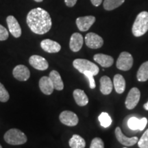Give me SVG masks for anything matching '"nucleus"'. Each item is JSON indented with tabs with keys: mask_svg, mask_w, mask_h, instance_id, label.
I'll use <instances>...</instances> for the list:
<instances>
[{
	"mask_svg": "<svg viewBox=\"0 0 148 148\" xmlns=\"http://www.w3.org/2000/svg\"><path fill=\"white\" fill-rule=\"evenodd\" d=\"M26 21L31 31L36 34H44L48 32L52 25L49 14L41 8H34L29 11Z\"/></svg>",
	"mask_w": 148,
	"mask_h": 148,
	"instance_id": "f257e3e1",
	"label": "nucleus"
},
{
	"mask_svg": "<svg viewBox=\"0 0 148 148\" xmlns=\"http://www.w3.org/2000/svg\"><path fill=\"white\" fill-rule=\"evenodd\" d=\"M148 31V12L143 11L136 16L132 27V34L134 36H143Z\"/></svg>",
	"mask_w": 148,
	"mask_h": 148,
	"instance_id": "f03ea898",
	"label": "nucleus"
},
{
	"mask_svg": "<svg viewBox=\"0 0 148 148\" xmlns=\"http://www.w3.org/2000/svg\"><path fill=\"white\" fill-rule=\"evenodd\" d=\"M5 141L12 145H18L27 142V136L22 131L16 128H12L5 133Z\"/></svg>",
	"mask_w": 148,
	"mask_h": 148,
	"instance_id": "7ed1b4c3",
	"label": "nucleus"
},
{
	"mask_svg": "<svg viewBox=\"0 0 148 148\" xmlns=\"http://www.w3.org/2000/svg\"><path fill=\"white\" fill-rule=\"evenodd\" d=\"M73 65L77 71L84 73V72H92L94 75H97L99 69L97 65L86 59L77 58L73 60Z\"/></svg>",
	"mask_w": 148,
	"mask_h": 148,
	"instance_id": "20e7f679",
	"label": "nucleus"
},
{
	"mask_svg": "<svg viewBox=\"0 0 148 148\" xmlns=\"http://www.w3.org/2000/svg\"><path fill=\"white\" fill-rule=\"evenodd\" d=\"M116 67L121 71H128L133 65L132 56L127 51H123L120 53L116 60Z\"/></svg>",
	"mask_w": 148,
	"mask_h": 148,
	"instance_id": "39448f33",
	"label": "nucleus"
},
{
	"mask_svg": "<svg viewBox=\"0 0 148 148\" xmlns=\"http://www.w3.org/2000/svg\"><path fill=\"white\" fill-rule=\"evenodd\" d=\"M140 92L138 88L134 87L130 90L125 99V104L128 110H132L137 106L140 100Z\"/></svg>",
	"mask_w": 148,
	"mask_h": 148,
	"instance_id": "423d86ee",
	"label": "nucleus"
},
{
	"mask_svg": "<svg viewBox=\"0 0 148 148\" xmlns=\"http://www.w3.org/2000/svg\"><path fill=\"white\" fill-rule=\"evenodd\" d=\"M59 119L61 123L67 126H75L79 121L77 114L70 110L62 111L59 116Z\"/></svg>",
	"mask_w": 148,
	"mask_h": 148,
	"instance_id": "0eeeda50",
	"label": "nucleus"
},
{
	"mask_svg": "<svg viewBox=\"0 0 148 148\" xmlns=\"http://www.w3.org/2000/svg\"><path fill=\"white\" fill-rule=\"evenodd\" d=\"M85 43L90 49H99L102 47L103 40L100 36L93 32H89L85 36Z\"/></svg>",
	"mask_w": 148,
	"mask_h": 148,
	"instance_id": "6e6552de",
	"label": "nucleus"
},
{
	"mask_svg": "<svg viewBox=\"0 0 148 148\" xmlns=\"http://www.w3.org/2000/svg\"><path fill=\"white\" fill-rule=\"evenodd\" d=\"M29 63L32 67L39 71H45L49 67L47 60L38 55H33L29 58Z\"/></svg>",
	"mask_w": 148,
	"mask_h": 148,
	"instance_id": "1a4fd4ad",
	"label": "nucleus"
},
{
	"mask_svg": "<svg viewBox=\"0 0 148 148\" xmlns=\"http://www.w3.org/2000/svg\"><path fill=\"white\" fill-rule=\"evenodd\" d=\"M12 74L14 78L21 82L27 80L30 77V71L29 69L23 64L16 66L12 71Z\"/></svg>",
	"mask_w": 148,
	"mask_h": 148,
	"instance_id": "9d476101",
	"label": "nucleus"
},
{
	"mask_svg": "<svg viewBox=\"0 0 148 148\" xmlns=\"http://www.w3.org/2000/svg\"><path fill=\"white\" fill-rule=\"evenodd\" d=\"M95 21V17L94 16H85L77 18L76 25L79 30L82 32H86L93 25Z\"/></svg>",
	"mask_w": 148,
	"mask_h": 148,
	"instance_id": "9b49d317",
	"label": "nucleus"
},
{
	"mask_svg": "<svg viewBox=\"0 0 148 148\" xmlns=\"http://www.w3.org/2000/svg\"><path fill=\"white\" fill-rule=\"evenodd\" d=\"M9 32L15 38H18L21 35V28L19 23L14 16L10 15L6 18Z\"/></svg>",
	"mask_w": 148,
	"mask_h": 148,
	"instance_id": "f8f14e48",
	"label": "nucleus"
},
{
	"mask_svg": "<svg viewBox=\"0 0 148 148\" xmlns=\"http://www.w3.org/2000/svg\"><path fill=\"white\" fill-rule=\"evenodd\" d=\"M115 136L116 139L118 140V141L122 145H125V146H132L134 144H136L138 142V138L136 136H133V137H127L125 136L123 133L122 132L121 129L119 127H116L115 129Z\"/></svg>",
	"mask_w": 148,
	"mask_h": 148,
	"instance_id": "ddd939ff",
	"label": "nucleus"
},
{
	"mask_svg": "<svg viewBox=\"0 0 148 148\" xmlns=\"http://www.w3.org/2000/svg\"><path fill=\"white\" fill-rule=\"evenodd\" d=\"M40 47L47 53H58L60 51L61 46L58 42L51 39H45L40 42Z\"/></svg>",
	"mask_w": 148,
	"mask_h": 148,
	"instance_id": "4468645a",
	"label": "nucleus"
},
{
	"mask_svg": "<svg viewBox=\"0 0 148 148\" xmlns=\"http://www.w3.org/2000/svg\"><path fill=\"white\" fill-rule=\"evenodd\" d=\"M84 38L82 34L75 32L71 35L69 42V47L73 52H77L82 47Z\"/></svg>",
	"mask_w": 148,
	"mask_h": 148,
	"instance_id": "2eb2a0df",
	"label": "nucleus"
},
{
	"mask_svg": "<svg viewBox=\"0 0 148 148\" xmlns=\"http://www.w3.org/2000/svg\"><path fill=\"white\" fill-rule=\"evenodd\" d=\"M39 88L42 92L47 95H51L54 90V87H53L51 79L47 76H43L40 79Z\"/></svg>",
	"mask_w": 148,
	"mask_h": 148,
	"instance_id": "dca6fc26",
	"label": "nucleus"
},
{
	"mask_svg": "<svg viewBox=\"0 0 148 148\" xmlns=\"http://www.w3.org/2000/svg\"><path fill=\"white\" fill-rule=\"evenodd\" d=\"M93 59L102 67H110L114 63V59L112 56L103 53H97L93 56Z\"/></svg>",
	"mask_w": 148,
	"mask_h": 148,
	"instance_id": "f3484780",
	"label": "nucleus"
},
{
	"mask_svg": "<svg viewBox=\"0 0 148 148\" xmlns=\"http://www.w3.org/2000/svg\"><path fill=\"white\" fill-rule=\"evenodd\" d=\"M113 83L110 78L106 75L102 76L100 78V91L103 95H109L112 90Z\"/></svg>",
	"mask_w": 148,
	"mask_h": 148,
	"instance_id": "a211bd4d",
	"label": "nucleus"
},
{
	"mask_svg": "<svg viewBox=\"0 0 148 148\" xmlns=\"http://www.w3.org/2000/svg\"><path fill=\"white\" fill-rule=\"evenodd\" d=\"M49 78L53 83L54 89L57 90H62L64 88V83L62 81L60 73L56 70H53L49 73Z\"/></svg>",
	"mask_w": 148,
	"mask_h": 148,
	"instance_id": "6ab92c4d",
	"label": "nucleus"
},
{
	"mask_svg": "<svg viewBox=\"0 0 148 148\" xmlns=\"http://www.w3.org/2000/svg\"><path fill=\"white\" fill-rule=\"evenodd\" d=\"M73 95L75 102L78 106H84L88 104V98L84 90L81 89H75L73 92Z\"/></svg>",
	"mask_w": 148,
	"mask_h": 148,
	"instance_id": "aec40b11",
	"label": "nucleus"
},
{
	"mask_svg": "<svg viewBox=\"0 0 148 148\" xmlns=\"http://www.w3.org/2000/svg\"><path fill=\"white\" fill-rule=\"evenodd\" d=\"M113 86L117 93H123L125 89V80L124 77L120 74H116L113 78Z\"/></svg>",
	"mask_w": 148,
	"mask_h": 148,
	"instance_id": "412c9836",
	"label": "nucleus"
},
{
	"mask_svg": "<svg viewBox=\"0 0 148 148\" xmlns=\"http://www.w3.org/2000/svg\"><path fill=\"white\" fill-rule=\"evenodd\" d=\"M71 148H84L86 142L82 136L78 134H73L69 141Z\"/></svg>",
	"mask_w": 148,
	"mask_h": 148,
	"instance_id": "4be33fe9",
	"label": "nucleus"
},
{
	"mask_svg": "<svg viewBox=\"0 0 148 148\" xmlns=\"http://www.w3.org/2000/svg\"><path fill=\"white\" fill-rule=\"evenodd\" d=\"M136 77L139 82H145L148 79V61L143 62L140 66L136 74Z\"/></svg>",
	"mask_w": 148,
	"mask_h": 148,
	"instance_id": "5701e85b",
	"label": "nucleus"
},
{
	"mask_svg": "<svg viewBox=\"0 0 148 148\" xmlns=\"http://www.w3.org/2000/svg\"><path fill=\"white\" fill-rule=\"evenodd\" d=\"M124 1L125 0H104L103 8L108 11L114 10L123 4Z\"/></svg>",
	"mask_w": 148,
	"mask_h": 148,
	"instance_id": "b1692460",
	"label": "nucleus"
},
{
	"mask_svg": "<svg viewBox=\"0 0 148 148\" xmlns=\"http://www.w3.org/2000/svg\"><path fill=\"white\" fill-rule=\"evenodd\" d=\"M98 119L100 122V125L103 127H108L112 123V119L107 112H101L98 116Z\"/></svg>",
	"mask_w": 148,
	"mask_h": 148,
	"instance_id": "393cba45",
	"label": "nucleus"
},
{
	"mask_svg": "<svg viewBox=\"0 0 148 148\" xmlns=\"http://www.w3.org/2000/svg\"><path fill=\"white\" fill-rule=\"evenodd\" d=\"M139 122L140 119L138 118L132 116L130 117L127 121V125L132 130H137L139 129Z\"/></svg>",
	"mask_w": 148,
	"mask_h": 148,
	"instance_id": "a878e982",
	"label": "nucleus"
},
{
	"mask_svg": "<svg viewBox=\"0 0 148 148\" xmlns=\"http://www.w3.org/2000/svg\"><path fill=\"white\" fill-rule=\"evenodd\" d=\"M138 145L140 148H148V129L143 133L138 140Z\"/></svg>",
	"mask_w": 148,
	"mask_h": 148,
	"instance_id": "bb28decb",
	"label": "nucleus"
},
{
	"mask_svg": "<svg viewBox=\"0 0 148 148\" xmlns=\"http://www.w3.org/2000/svg\"><path fill=\"white\" fill-rule=\"evenodd\" d=\"M10 95L8 90L5 89L4 86L0 82V101L1 102H6L8 101Z\"/></svg>",
	"mask_w": 148,
	"mask_h": 148,
	"instance_id": "cd10ccee",
	"label": "nucleus"
},
{
	"mask_svg": "<svg viewBox=\"0 0 148 148\" xmlns=\"http://www.w3.org/2000/svg\"><path fill=\"white\" fill-rule=\"evenodd\" d=\"M90 148H104V143L101 138L99 137L94 138L90 143Z\"/></svg>",
	"mask_w": 148,
	"mask_h": 148,
	"instance_id": "c85d7f7f",
	"label": "nucleus"
},
{
	"mask_svg": "<svg viewBox=\"0 0 148 148\" xmlns=\"http://www.w3.org/2000/svg\"><path fill=\"white\" fill-rule=\"evenodd\" d=\"M84 75L87 77L88 80H89V86L91 89H93V88H95L96 84H95V79H94V75L92 72H84Z\"/></svg>",
	"mask_w": 148,
	"mask_h": 148,
	"instance_id": "c756f323",
	"label": "nucleus"
},
{
	"mask_svg": "<svg viewBox=\"0 0 148 148\" xmlns=\"http://www.w3.org/2000/svg\"><path fill=\"white\" fill-rule=\"evenodd\" d=\"M9 34L7 29L0 24V40H5L8 39Z\"/></svg>",
	"mask_w": 148,
	"mask_h": 148,
	"instance_id": "7c9ffc66",
	"label": "nucleus"
},
{
	"mask_svg": "<svg viewBox=\"0 0 148 148\" xmlns=\"http://www.w3.org/2000/svg\"><path fill=\"white\" fill-rule=\"evenodd\" d=\"M147 118L143 117L142 118V119H140V122H139V129L138 130L140 131L143 130L145 129V127H146V125H147Z\"/></svg>",
	"mask_w": 148,
	"mask_h": 148,
	"instance_id": "2f4dec72",
	"label": "nucleus"
},
{
	"mask_svg": "<svg viewBox=\"0 0 148 148\" xmlns=\"http://www.w3.org/2000/svg\"><path fill=\"white\" fill-rule=\"evenodd\" d=\"M77 0H64V2L68 7H73L77 3Z\"/></svg>",
	"mask_w": 148,
	"mask_h": 148,
	"instance_id": "473e14b6",
	"label": "nucleus"
},
{
	"mask_svg": "<svg viewBox=\"0 0 148 148\" xmlns=\"http://www.w3.org/2000/svg\"><path fill=\"white\" fill-rule=\"evenodd\" d=\"M102 1L103 0H90L92 4L93 5H95V6H96V7L100 5L101 2H102Z\"/></svg>",
	"mask_w": 148,
	"mask_h": 148,
	"instance_id": "72a5a7b5",
	"label": "nucleus"
},
{
	"mask_svg": "<svg viewBox=\"0 0 148 148\" xmlns=\"http://www.w3.org/2000/svg\"><path fill=\"white\" fill-rule=\"evenodd\" d=\"M143 108H144V109H145V110L148 111V101L143 105Z\"/></svg>",
	"mask_w": 148,
	"mask_h": 148,
	"instance_id": "f704fd0d",
	"label": "nucleus"
},
{
	"mask_svg": "<svg viewBox=\"0 0 148 148\" xmlns=\"http://www.w3.org/2000/svg\"><path fill=\"white\" fill-rule=\"evenodd\" d=\"M35 1H36V2H41V1H43V0H34Z\"/></svg>",
	"mask_w": 148,
	"mask_h": 148,
	"instance_id": "c9c22d12",
	"label": "nucleus"
},
{
	"mask_svg": "<svg viewBox=\"0 0 148 148\" xmlns=\"http://www.w3.org/2000/svg\"><path fill=\"white\" fill-rule=\"evenodd\" d=\"M0 148H2V146H1V145H0Z\"/></svg>",
	"mask_w": 148,
	"mask_h": 148,
	"instance_id": "e433bc0d",
	"label": "nucleus"
},
{
	"mask_svg": "<svg viewBox=\"0 0 148 148\" xmlns=\"http://www.w3.org/2000/svg\"><path fill=\"white\" fill-rule=\"evenodd\" d=\"M124 148H126V147H124Z\"/></svg>",
	"mask_w": 148,
	"mask_h": 148,
	"instance_id": "4c0bfd02",
	"label": "nucleus"
}]
</instances>
